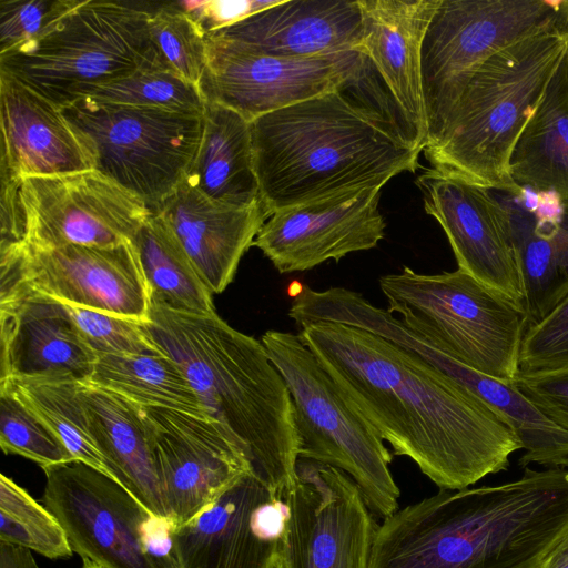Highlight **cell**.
Wrapping results in <instances>:
<instances>
[{
    "label": "cell",
    "instance_id": "ac0fdd59",
    "mask_svg": "<svg viewBox=\"0 0 568 568\" xmlns=\"http://www.w3.org/2000/svg\"><path fill=\"white\" fill-rule=\"evenodd\" d=\"M415 183L426 213L443 227L458 270L523 306L505 214L493 192L435 168L425 169Z\"/></svg>",
    "mask_w": 568,
    "mask_h": 568
},
{
    "label": "cell",
    "instance_id": "83f0119b",
    "mask_svg": "<svg viewBox=\"0 0 568 568\" xmlns=\"http://www.w3.org/2000/svg\"><path fill=\"white\" fill-rule=\"evenodd\" d=\"M514 184L568 201V49L509 159Z\"/></svg>",
    "mask_w": 568,
    "mask_h": 568
},
{
    "label": "cell",
    "instance_id": "d4e9b609",
    "mask_svg": "<svg viewBox=\"0 0 568 568\" xmlns=\"http://www.w3.org/2000/svg\"><path fill=\"white\" fill-rule=\"evenodd\" d=\"M491 192L505 214L528 328L568 294V201L556 212L542 214L526 202L524 193Z\"/></svg>",
    "mask_w": 568,
    "mask_h": 568
},
{
    "label": "cell",
    "instance_id": "30bf717a",
    "mask_svg": "<svg viewBox=\"0 0 568 568\" xmlns=\"http://www.w3.org/2000/svg\"><path fill=\"white\" fill-rule=\"evenodd\" d=\"M85 138L94 170L140 199L152 214L186 178L202 115L79 98L61 108Z\"/></svg>",
    "mask_w": 568,
    "mask_h": 568
},
{
    "label": "cell",
    "instance_id": "3957f363",
    "mask_svg": "<svg viewBox=\"0 0 568 568\" xmlns=\"http://www.w3.org/2000/svg\"><path fill=\"white\" fill-rule=\"evenodd\" d=\"M367 70L335 91L251 121L260 200L268 217L415 172L424 145L404 115L348 94Z\"/></svg>",
    "mask_w": 568,
    "mask_h": 568
},
{
    "label": "cell",
    "instance_id": "7c38bea8",
    "mask_svg": "<svg viewBox=\"0 0 568 568\" xmlns=\"http://www.w3.org/2000/svg\"><path fill=\"white\" fill-rule=\"evenodd\" d=\"M19 290L149 321L150 290L133 242L114 246L22 245L0 253V292Z\"/></svg>",
    "mask_w": 568,
    "mask_h": 568
},
{
    "label": "cell",
    "instance_id": "74e56055",
    "mask_svg": "<svg viewBox=\"0 0 568 568\" xmlns=\"http://www.w3.org/2000/svg\"><path fill=\"white\" fill-rule=\"evenodd\" d=\"M568 369V294L524 335L517 375L538 376Z\"/></svg>",
    "mask_w": 568,
    "mask_h": 568
},
{
    "label": "cell",
    "instance_id": "ffe728a7",
    "mask_svg": "<svg viewBox=\"0 0 568 568\" xmlns=\"http://www.w3.org/2000/svg\"><path fill=\"white\" fill-rule=\"evenodd\" d=\"M0 126V169L20 181L94 170L85 138L61 108L2 70Z\"/></svg>",
    "mask_w": 568,
    "mask_h": 568
},
{
    "label": "cell",
    "instance_id": "f546056e",
    "mask_svg": "<svg viewBox=\"0 0 568 568\" xmlns=\"http://www.w3.org/2000/svg\"><path fill=\"white\" fill-rule=\"evenodd\" d=\"M88 384L113 392L141 407L211 417L184 372L165 353L100 354Z\"/></svg>",
    "mask_w": 568,
    "mask_h": 568
},
{
    "label": "cell",
    "instance_id": "484cf974",
    "mask_svg": "<svg viewBox=\"0 0 568 568\" xmlns=\"http://www.w3.org/2000/svg\"><path fill=\"white\" fill-rule=\"evenodd\" d=\"M89 433L114 479L152 514L168 518L142 407L126 398L80 383Z\"/></svg>",
    "mask_w": 568,
    "mask_h": 568
},
{
    "label": "cell",
    "instance_id": "d590c367",
    "mask_svg": "<svg viewBox=\"0 0 568 568\" xmlns=\"http://www.w3.org/2000/svg\"><path fill=\"white\" fill-rule=\"evenodd\" d=\"M0 447L4 454L22 456L42 469L73 460L51 428L7 388H0Z\"/></svg>",
    "mask_w": 568,
    "mask_h": 568
},
{
    "label": "cell",
    "instance_id": "7bdbcfd3",
    "mask_svg": "<svg viewBox=\"0 0 568 568\" xmlns=\"http://www.w3.org/2000/svg\"><path fill=\"white\" fill-rule=\"evenodd\" d=\"M0 568H38V565L31 550L0 542Z\"/></svg>",
    "mask_w": 568,
    "mask_h": 568
},
{
    "label": "cell",
    "instance_id": "6da1fadb",
    "mask_svg": "<svg viewBox=\"0 0 568 568\" xmlns=\"http://www.w3.org/2000/svg\"><path fill=\"white\" fill-rule=\"evenodd\" d=\"M342 398L440 489L506 470L521 449L506 422L419 356L363 328L320 322L298 334Z\"/></svg>",
    "mask_w": 568,
    "mask_h": 568
},
{
    "label": "cell",
    "instance_id": "ba28073f",
    "mask_svg": "<svg viewBox=\"0 0 568 568\" xmlns=\"http://www.w3.org/2000/svg\"><path fill=\"white\" fill-rule=\"evenodd\" d=\"M291 394L298 458L335 467L357 485L373 515L398 508L392 455L376 432L342 398L334 382L298 334L267 331L261 339Z\"/></svg>",
    "mask_w": 568,
    "mask_h": 568
},
{
    "label": "cell",
    "instance_id": "d6a6232c",
    "mask_svg": "<svg viewBox=\"0 0 568 568\" xmlns=\"http://www.w3.org/2000/svg\"><path fill=\"white\" fill-rule=\"evenodd\" d=\"M79 98L194 115H203L205 109L197 85L160 65L143 67L125 77L84 87L74 94L72 102Z\"/></svg>",
    "mask_w": 568,
    "mask_h": 568
},
{
    "label": "cell",
    "instance_id": "ee69618b",
    "mask_svg": "<svg viewBox=\"0 0 568 568\" xmlns=\"http://www.w3.org/2000/svg\"><path fill=\"white\" fill-rule=\"evenodd\" d=\"M542 568H568V535L548 557Z\"/></svg>",
    "mask_w": 568,
    "mask_h": 568
},
{
    "label": "cell",
    "instance_id": "836d02e7",
    "mask_svg": "<svg viewBox=\"0 0 568 568\" xmlns=\"http://www.w3.org/2000/svg\"><path fill=\"white\" fill-rule=\"evenodd\" d=\"M0 542L27 548L49 559L73 550L57 517L11 478L0 476Z\"/></svg>",
    "mask_w": 568,
    "mask_h": 568
},
{
    "label": "cell",
    "instance_id": "60d3db41",
    "mask_svg": "<svg viewBox=\"0 0 568 568\" xmlns=\"http://www.w3.org/2000/svg\"><path fill=\"white\" fill-rule=\"evenodd\" d=\"M514 385L550 420L568 432V369L538 376L517 375Z\"/></svg>",
    "mask_w": 568,
    "mask_h": 568
},
{
    "label": "cell",
    "instance_id": "cb8c5ba5",
    "mask_svg": "<svg viewBox=\"0 0 568 568\" xmlns=\"http://www.w3.org/2000/svg\"><path fill=\"white\" fill-rule=\"evenodd\" d=\"M272 495L246 474L195 518L174 527L179 568H267L282 545L258 531L254 509Z\"/></svg>",
    "mask_w": 568,
    "mask_h": 568
},
{
    "label": "cell",
    "instance_id": "f1b7e54d",
    "mask_svg": "<svg viewBox=\"0 0 568 568\" xmlns=\"http://www.w3.org/2000/svg\"><path fill=\"white\" fill-rule=\"evenodd\" d=\"M418 356L471 390L506 422L524 449L519 466L568 467V432L541 413L514 383L473 371L426 343L419 346Z\"/></svg>",
    "mask_w": 568,
    "mask_h": 568
},
{
    "label": "cell",
    "instance_id": "ab89813d",
    "mask_svg": "<svg viewBox=\"0 0 568 568\" xmlns=\"http://www.w3.org/2000/svg\"><path fill=\"white\" fill-rule=\"evenodd\" d=\"M282 0H184L178 6L196 20L203 30L213 33L234 26Z\"/></svg>",
    "mask_w": 568,
    "mask_h": 568
},
{
    "label": "cell",
    "instance_id": "f35d334b",
    "mask_svg": "<svg viewBox=\"0 0 568 568\" xmlns=\"http://www.w3.org/2000/svg\"><path fill=\"white\" fill-rule=\"evenodd\" d=\"M78 0H0V54L41 37Z\"/></svg>",
    "mask_w": 568,
    "mask_h": 568
},
{
    "label": "cell",
    "instance_id": "d6986e66",
    "mask_svg": "<svg viewBox=\"0 0 568 568\" xmlns=\"http://www.w3.org/2000/svg\"><path fill=\"white\" fill-rule=\"evenodd\" d=\"M95 359L64 303L33 292H0V382L88 383Z\"/></svg>",
    "mask_w": 568,
    "mask_h": 568
},
{
    "label": "cell",
    "instance_id": "bcb514c9",
    "mask_svg": "<svg viewBox=\"0 0 568 568\" xmlns=\"http://www.w3.org/2000/svg\"><path fill=\"white\" fill-rule=\"evenodd\" d=\"M82 568H104L91 560L83 559Z\"/></svg>",
    "mask_w": 568,
    "mask_h": 568
},
{
    "label": "cell",
    "instance_id": "8fae6325",
    "mask_svg": "<svg viewBox=\"0 0 568 568\" xmlns=\"http://www.w3.org/2000/svg\"><path fill=\"white\" fill-rule=\"evenodd\" d=\"M43 471V505L82 559L104 568H179L172 523L116 480L75 459Z\"/></svg>",
    "mask_w": 568,
    "mask_h": 568
},
{
    "label": "cell",
    "instance_id": "44dd1931",
    "mask_svg": "<svg viewBox=\"0 0 568 568\" xmlns=\"http://www.w3.org/2000/svg\"><path fill=\"white\" fill-rule=\"evenodd\" d=\"M155 214L172 230L213 294L233 281L241 258L268 219L261 202L220 203L185 180Z\"/></svg>",
    "mask_w": 568,
    "mask_h": 568
},
{
    "label": "cell",
    "instance_id": "5b68a950",
    "mask_svg": "<svg viewBox=\"0 0 568 568\" xmlns=\"http://www.w3.org/2000/svg\"><path fill=\"white\" fill-rule=\"evenodd\" d=\"M567 49L568 37L539 34L486 59L425 145L432 168L487 190L523 193L509 176L510 154Z\"/></svg>",
    "mask_w": 568,
    "mask_h": 568
},
{
    "label": "cell",
    "instance_id": "5bb4252c",
    "mask_svg": "<svg viewBox=\"0 0 568 568\" xmlns=\"http://www.w3.org/2000/svg\"><path fill=\"white\" fill-rule=\"evenodd\" d=\"M26 242L39 248L133 242L152 214L136 196L97 170L21 180Z\"/></svg>",
    "mask_w": 568,
    "mask_h": 568
},
{
    "label": "cell",
    "instance_id": "f6af8a7d",
    "mask_svg": "<svg viewBox=\"0 0 568 568\" xmlns=\"http://www.w3.org/2000/svg\"><path fill=\"white\" fill-rule=\"evenodd\" d=\"M267 568H287L286 561L281 551L276 552L273 556Z\"/></svg>",
    "mask_w": 568,
    "mask_h": 568
},
{
    "label": "cell",
    "instance_id": "2e32d148",
    "mask_svg": "<svg viewBox=\"0 0 568 568\" xmlns=\"http://www.w3.org/2000/svg\"><path fill=\"white\" fill-rule=\"evenodd\" d=\"M142 412L174 527L195 518L252 474L241 445L214 418L160 407H142Z\"/></svg>",
    "mask_w": 568,
    "mask_h": 568
},
{
    "label": "cell",
    "instance_id": "4dcf8cb0",
    "mask_svg": "<svg viewBox=\"0 0 568 568\" xmlns=\"http://www.w3.org/2000/svg\"><path fill=\"white\" fill-rule=\"evenodd\" d=\"M133 244L153 303L179 312H215L214 294L161 216L150 214Z\"/></svg>",
    "mask_w": 568,
    "mask_h": 568
},
{
    "label": "cell",
    "instance_id": "8d00e7d4",
    "mask_svg": "<svg viewBox=\"0 0 568 568\" xmlns=\"http://www.w3.org/2000/svg\"><path fill=\"white\" fill-rule=\"evenodd\" d=\"M65 304V303H64ZM87 345L100 354H164L146 322L65 304Z\"/></svg>",
    "mask_w": 568,
    "mask_h": 568
},
{
    "label": "cell",
    "instance_id": "7a4b0ae2",
    "mask_svg": "<svg viewBox=\"0 0 568 568\" xmlns=\"http://www.w3.org/2000/svg\"><path fill=\"white\" fill-rule=\"evenodd\" d=\"M568 535V469L440 489L383 519L368 568H542Z\"/></svg>",
    "mask_w": 568,
    "mask_h": 568
},
{
    "label": "cell",
    "instance_id": "8992f818",
    "mask_svg": "<svg viewBox=\"0 0 568 568\" xmlns=\"http://www.w3.org/2000/svg\"><path fill=\"white\" fill-rule=\"evenodd\" d=\"M387 312L453 361L513 384L527 329L520 304L456 270L419 274L404 266L379 277Z\"/></svg>",
    "mask_w": 568,
    "mask_h": 568
},
{
    "label": "cell",
    "instance_id": "1f68e13d",
    "mask_svg": "<svg viewBox=\"0 0 568 568\" xmlns=\"http://www.w3.org/2000/svg\"><path fill=\"white\" fill-rule=\"evenodd\" d=\"M79 385L69 381L18 378L0 382V388L12 392L51 428L73 459L114 479L89 433Z\"/></svg>",
    "mask_w": 568,
    "mask_h": 568
},
{
    "label": "cell",
    "instance_id": "52a82bcc",
    "mask_svg": "<svg viewBox=\"0 0 568 568\" xmlns=\"http://www.w3.org/2000/svg\"><path fill=\"white\" fill-rule=\"evenodd\" d=\"M151 10L142 3L78 0L41 37L0 54V70L62 108L84 87L148 65L166 68L150 39Z\"/></svg>",
    "mask_w": 568,
    "mask_h": 568
},
{
    "label": "cell",
    "instance_id": "b9f144b4",
    "mask_svg": "<svg viewBox=\"0 0 568 568\" xmlns=\"http://www.w3.org/2000/svg\"><path fill=\"white\" fill-rule=\"evenodd\" d=\"M20 180L0 169V253L26 242L24 222L19 200Z\"/></svg>",
    "mask_w": 568,
    "mask_h": 568
},
{
    "label": "cell",
    "instance_id": "4316f807",
    "mask_svg": "<svg viewBox=\"0 0 568 568\" xmlns=\"http://www.w3.org/2000/svg\"><path fill=\"white\" fill-rule=\"evenodd\" d=\"M185 181L220 203L248 206L261 202L251 121L205 101L201 140Z\"/></svg>",
    "mask_w": 568,
    "mask_h": 568
},
{
    "label": "cell",
    "instance_id": "603a6c76",
    "mask_svg": "<svg viewBox=\"0 0 568 568\" xmlns=\"http://www.w3.org/2000/svg\"><path fill=\"white\" fill-rule=\"evenodd\" d=\"M439 0H358L361 51L425 146L427 124L420 79V51Z\"/></svg>",
    "mask_w": 568,
    "mask_h": 568
},
{
    "label": "cell",
    "instance_id": "7402d4cb",
    "mask_svg": "<svg viewBox=\"0 0 568 568\" xmlns=\"http://www.w3.org/2000/svg\"><path fill=\"white\" fill-rule=\"evenodd\" d=\"M362 30L358 0H282L209 34L266 55L308 58L361 51Z\"/></svg>",
    "mask_w": 568,
    "mask_h": 568
},
{
    "label": "cell",
    "instance_id": "e575fe53",
    "mask_svg": "<svg viewBox=\"0 0 568 568\" xmlns=\"http://www.w3.org/2000/svg\"><path fill=\"white\" fill-rule=\"evenodd\" d=\"M149 33L164 65L199 87L206 67L207 36L200 23L176 2L163 3L152 7Z\"/></svg>",
    "mask_w": 568,
    "mask_h": 568
},
{
    "label": "cell",
    "instance_id": "9a60e30c",
    "mask_svg": "<svg viewBox=\"0 0 568 568\" xmlns=\"http://www.w3.org/2000/svg\"><path fill=\"white\" fill-rule=\"evenodd\" d=\"M284 498L290 517L281 554L287 568H368L378 525L346 473L298 458L295 485Z\"/></svg>",
    "mask_w": 568,
    "mask_h": 568
},
{
    "label": "cell",
    "instance_id": "4fadbf2b",
    "mask_svg": "<svg viewBox=\"0 0 568 568\" xmlns=\"http://www.w3.org/2000/svg\"><path fill=\"white\" fill-rule=\"evenodd\" d=\"M371 65L362 51L308 58L266 55L215 34L206 36V67L199 84L207 102L248 121L335 91Z\"/></svg>",
    "mask_w": 568,
    "mask_h": 568
},
{
    "label": "cell",
    "instance_id": "9c48e42d",
    "mask_svg": "<svg viewBox=\"0 0 568 568\" xmlns=\"http://www.w3.org/2000/svg\"><path fill=\"white\" fill-rule=\"evenodd\" d=\"M539 34L568 37V0H439L420 51L425 145L486 59Z\"/></svg>",
    "mask_w": 568,
    "mask_h": 568
},
{
    "label": "cell",
    "instance_id": "e0dca14e",
    "mask_svg": "<svg viewBox=\"0 0 568 568\" xmlns=\"http://www.w3.org/2000/svg\"><path fill=\"white\" fill-rule=\"evenodd\" d=\"M381 186L347 190L272 214L256 246L282 274L310 271L349 253L371 250L385 236Z\"/></svg>",
    "mask_w": 568,
    "mask_h": 568
},
{
    "label": "cell",
    "instance_id": "277c9868",
    "mask_svg": "<svg viewBox=\"0 0 568 568\" xmlns=\"http://www.w3.org/2000/svg\"><path fill=\"white\" fill-rule=\"evenodd\" d=\"M146 326L210 416L241 445L253 476L284 498L296 481L300 439L290 390L262 342L216 312H179L153 302Z\"/></svg>",
    "mask_w": 568,
    "mask_h": 568
}]
</instances>
